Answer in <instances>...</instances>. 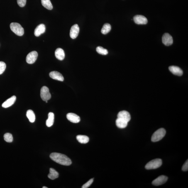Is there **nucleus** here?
Listing matches in <instances>:
<instances>
[{"instance_id": "obj_7", "label": "nucleus", "mask_w": 188, "mask_h": 188, "mask_svg": "<svg viewBox=\"0 0 188 188\" xmlns=\"http://www.w3.org/2000/svg\"><path fill=\"white\" fill-rule=\"evenodd\" d=\"M133 20L138 25H146L148 23V20L145 16L142 15H136L133 18Z\"/></svg>"}, {"instance_id": "obj_20", "label": "nucleus", "mask_w": 188, "mask_h": 188, "mask_svg": "<svg viewBox=\"0 0 188 188\" xmlns=\"http://www.w3.org/2000/svg\"><path fill=\"white\" fill-rule=\"evenodd\" d=\"M58 172H57L55 169L51 168L50 169V174H48V177L52 180H54L59 177Z\"/></svg>"}, {"instance_id": "obj_31", "label": "nucleus", "mask_w": 188, "mask_h": 188, "mask_svg": "<svg viewBox=\"0 0 188 188\" xmlns=\"http://www.w3.org/2000/svg\"><path fill=\"white\" fill-rule=\"evenodd\" d=\"M43 188H47V187H45V186H44V187H43Z\"/></svg>"}, {"instance_id": "obj_18", "label": "nucleus", "mask_w": 188, "mask_h": 188, "mask_svg": "<svg viewBox=\"0 0 188 188\" xmlns=\"http://www.w3.org/2000/svg\"><path fill=\"white\" fill-rule=\"evenodd\" d=\"M128 123V122L119 118H118L116 121V126L118 128L121 129L126 128L127 126Z\"/></svg>"}, {"instance_id": "obj_22", "label": "nucleus", "mask_w": 188, "mask_h": 188, "mask_svg": "<svg viewBox=\"0 0 188 188\" xmlns=\"http://www.w3.org/2000/svg\"><path fill=\"white\" fill-rule=\"evenodd\" d=\"M26 116L30 122L33 123L35 121V114L32 110H28L27 112Z\"/></svg>"}, {"instance_id": "obj_2", "label": "nucleus", "mask_w": 188, "mask_h": 188, "mask_svg": "<svg viewBox=\"0 0 188 188\" xmlns=\"http://www.w3.org/2000/svg\"><path fill=\"white\" fill-rule=\"evenodd\" d=\"M10 27L12 31L18 36H22L24 33V30L19 23H12L10 24Z\"/></svg>"}, {"instance_id": "obj_9", "label": "nucleus", "mask_w": 188, "mask_h": 188, "mask_svg": "<svg viewBox=\"0 0 188 188\" xmlns=\"http://www.w3.org/2000/svg\"><path fill=\"white\" fill-rule=\"evenodd\" d=\"M162 40L163 43L167 46L172 45L173 43L172 37L168 33L164 34L162 36Z\"/></svg>"}, {"instance_id": "obj_28", "label": "nucleus", "mask_w": 188, "mask_h": 188, "mask_svg": "<svg viewBox=\"0 0 188 188\" xmlns=\"http://www.w3.org/2000/svg\"><path fill=\"white\" fill-rule=\"evenodd\" d=\"M94 181V179H91L89 181L86 183L85 184L83 185L82 186V188H88L90 186L91 184Z\"/></svg>"}, {"instance_id": "obj_5", "label": "nucleus", "mask_w": 188, "mask_h": 188, "mask_svg": "<svg viewBox=\"0 0 188 188\" xmlns=\"http://www.w3.org/2000/svg\"><path fill=\"white\" fill-rule=\"evenodd\" d=\"M40 95L42 100L45 101L49 100L51 97L48 88L46 86H44L40 90Z\"/></svg>"}, {"instance_id": "obj_24", "label": "nucleus", "mask_w": 188, "mask_h": 188, "mask_svg": "<svg viewBox=\"0 0 188 188\" xmlns=\"http://www.w3.org/2000/svg\"><path fill=\"white\" fill-rule=\"evenodd\" d=\"M111 29V25L109 23H106L105 24L104 26H103L101 30V32L103 34L106 35L109 33Z\"/></svg>"}, {"instance_id": "obj_13", "label": "nucleus", "mask_w": 188, "mask_h": 188, "mask_svg": "<svg viewBox=\"0 0 188 188\" xmlns=\"http://www.w3.org/2000/svg\"><path fill=\"white\" fill-rule=\"evenodd\" d=\"M46 30L45 25L43 24H41L37 27L34 31V35L38 37L45 33Z\"/></svg>"}, {"instance_id": "obj_8", "label": "nucleus", "mask_w": 188, "mask_h": 188, "mask_svg": "<svg viewBox=\"0 0 188 188\" xmlns=\"http://www.w3.org/2000/svg\"><path fill=\"white\" fill-rule=\"evenodd\" d=\"M168 179V178L165 176H160L152 182V184L154 185L159 186L165 184Z\"/></svg>"}, {"instance_id": "obj_19", "label": "nucleus", "mask_w": 188, "mask_h": 188, "mask_svg": "<svg viewBox=\"0 0 188 188\" xmlns=\"http://www.w3.org/2000/svg\"><path fill=\"white\" fill-rule=\"evenodd\" d=\"M54 119H55V116L53 113L50 112L48 114V118L46 121V125L47 127H50L53 125Z\"/></svg>"}, {"instance_id": "obj_6", "label": "nucleus", "mask_w": 188, "mask_h": 188, "mask_svg": "<svg viewBox=\"0 0 188 188\" xmlns=\"http://www.w3.org/2000/svg\"><path fill=\"white\" fill-rule=\"evenodd\" d=\"M38 53L36 51H33L29 53L26 57V60L29 64H33L36 60L38 57Z\"/></svg>"}, {"instance_id": "obj_29", "label": "nucleus", "mask_w": 188, "mask_h": 188, "mask_svg": "<svg viewBox=\"0 0 188 188\" xmlns=\"http://www.w3.org/2000/svg\"><path fill=\"white\" fill-rule=\"evenodd\" d=\"M17 3L20 7H23L26 4L27 0H17Z\"/></svg>"}, {"instance_id": "obj_12", "label": "nucleus", "mask_w": 188, "mask_h": 188, "mask_svg": "<svg viewBox=\"0 0 188 188\" xmlns=\"http://www.w3.org/2000/svg\"><path fill=\"white\" fill-rule=\"evenodd\" d=\"M118 118L125 120L127 122L131 120V116L130 113L127 111H120L118 115Z\"/></svg>"}, {"instance_id": "obj_26", "label": "nucleus", "mask_w": 188, "mask_h": 188, "mask_svg": "<svg viewBox=\"0 0 188 188\" xmlns=\"http://www.w3.org/2000/svg\"><path fill=\"white\" fill-rule=\"evenodd\" d=\"M4 137L5 141L8 143H11L13 141V137L11 133H7L5 134Z\"/></svg>"}, {"instance_id": "obj_27", "label": "nucleus", "mask_w": 188, "mask_h": 188, "mask_svg": "<svg viewBox=\"0 0 188 188\" xmlns=\"http://www.w3.org/2000/svg\"><path fill=\"white\" fill-rule=\"evenodd\" d=\"M6 68V65L4 62H0V75L4 72Z\"/></svg>"}, {"instance_id": "obj_4", "label": "nucleus", "mask_w": 188, "mask_h": 188, "mask_svg": "<svg viewBox=\"0 0 188 188\" xmlns=\"http://www.w3.org/2000/svg\"><path fill=\"white\" fill-rule=\"evenodd\" d=\"M162 165V161L160 159H154L147 163L145 166L147 170L154 169L159 168Z\"/></svg>"}, {"instance_id": "obj_25", "label": "nucleus", "mask_w": 188, "mask_h": 188, "mask_svg": "<svg viewBox=\"0 0 188 188\" xmlns=\"http://www.w3.org/2000/svg\"><path fill=\"white\" fill-rule=\"evenodd\" d=\"M96 51L98 53L101 55H106L108 53V51L107 49L100 46L96 47Z\"/></svg>"}, {"instance_id": "obj_23", "label": "nucleus", "mask_w": 188, "mask_h": 188, "mask_svg": "<svg viewBox=\"0 0 188 188\" xmlns=\"http://www.w3.org/2000/svg\"><path fill=\"white\" fill-rule=\"evenodd\" d=\"M42 5L49 10H52L53 7L50 0H41Z\"/></svg>"}, {"instance_id": "obj_11", "label": "nucleus", "mask_w": 188, "mask_h": 188, "mask_svg": "<svg viewBox=\"0 0 188 188\" xmlns=\"http://www.w3.org/2000/svg\"><path fill=\"white\" fill-rule=\"evenodd\" d=\"M67 119L71 122L78 123L80 121V118L77 115L73 113H69L67 115Z\"/></svg>"}, {"instance_id": "obj_1", "label": "nucleus", "mask_w": 188, "mask_h": 188, "mask_svg": "<svg viewBox=\"0 0 188 188\" xmlns=\"http://www.w3.org/2000/svg\"><path fill=\"white\" fill-rule=\"evenodd\" d=\"M50 157L52 160L61 165L68 166L72 163V161L68 157L61 153H53L51 154Z\"/></svg>"}, {"instance_id": "obj_21", "label": "nucleus", "mask_w": 188, "mask_h": 188, "mask_svg": "<svg viewBox=\"0 0 188 188\" xmlns=\"http://www.w3.org/2000/svg\"><path fill=\"white\" fill-rule=\"evenodd\" d=\"M77 139V141L81 144L87 143L89 140V137L85 135H78Z\"/></svg>"}, {"instance_id": "obj_14", "label": "nucleus", "mask_w": 188, "mask_h": 188, "mask_svg": "<svg viewBox=\"0 0 188 188\" xmlns=\"http://www.w3.org/2000/svg\"><path fill=\"white\" fill-rule=\"evenodd\" d=\"M49 76L52 79L55 80L62 81V82L64 80V77L62 75L57 71H53L50 72Z\"/></svg>"}, {"instance_id": "obj_10", "label": "nucleus", "mask_w": 188, "mask_h": 188, "mask_svg": "<svg viewBox=\"0 0 188 188\" xmlns=\"http://www.w3.org/2000/svg\"><path fill=\"white\" fill-rule=\"evenodd\" d=\"M79 31V25L75 24L71 28L70 33V36L71 38L74 39L78 36Z\"/></svg>"}, {"instance_id": "obj_30", "label": "nucleus", "mask_w": 188, "mask_h": 188, "mask_svg": "<svg viewBox=\"0 0 188 188\" xmlns=\"http://www.w3.org/2000/svg\"><path fill=\"white\" fill-rule=\"evenodd\" d=\"M182 170L184 172L188 171V160L186 161L185 163L183 165L182 167Z\"/></svg>"}, {"instance_id": "obj_17", "label": "nucleus", "mask_w": 188, "mask_h": 188, "mask_svg": "<svg viewBox=\"0 0 188 188\" xmlns=\"http://www.w3.org/2000/svg\"><path fill=\"white\" fill-rule=\"evenodd\" d=\"M55 56L57 59L60 60H63L65 57V52L62 49L57 48L55 52Z\"/></svg>"}, {"instance_id": "obj_3", "label": "nucleus", "mask_w": 188, "mask_h": 188, "mask_svg": "<svg viewBox=\"0 0 188 188\" xmlns=\"http://www.w3.org/2000/svg\"><path fill=\"white\" fill-rule=\"evenodd\" d=\"M166 134L165 130L164 128H160L153 133L152 137V142H155L160 141L165 137Z\"/></svg>"}, {"instance_id": "obj_16", "label": "nucleus", "mask_w": 188, "mask_h": 188, "mask_svg": "<svg viewBox=\"0 0 188 188\" xmlns=\"http://www.w3.org/2000/svg\"><path fill=\"white\" fill-rule=\"evenodd\" d=\"M169 70L173 74L176 75L181 76L183 74V71L182 69L176 66H171L169 67Z\"/></svg>"}, {"instance_id": "obj_15", "label": "nucleus", "mask_w": 188, "mask_h": 188, "mask_svg": "<svg viewBox=\"0 0 188 188\" xmlns=\"http://www.w3.org/2000/svg\"><path fill=\"white\" fill-rule=\"evenodd\" d=\"M16 96H13L9 99L6 100L2 105V107L4 108H7L12 106L14 104L16 101Z\"/></svg>"}]
</instances>
